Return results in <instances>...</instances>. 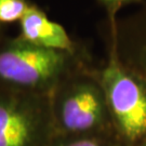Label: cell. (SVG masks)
<instances>
[{"label":"cell","instance_id":"277c9868","mask_svg":"<svg viewBox=\"0 0 146 146\" xmlns=\"http://www.w3.org/2000/svg\"><path fill=\"white\" fill-rule=\"evenodd\" d=\"M53 136L50 95L0 89V146H49Z\"/></svg>","mask_w":146,"mask_h":146},{"label":"cell","instance_id":"8992f818","mask_svg":"<svg viewBox=\"0 0 146 146\" xmlns=\"http://www.w3.org/2000/svg\"><path fill=\"white\" fill-rule=\"evenodd\" d=\"M22 39L35 46L72 54H86L87 51L69 37L66 29L49 20L46 12L31 3L20 20Z\"/></svg>","mask_w":146,"mask_h":146},{"label":"cell","instance_id":"5b68a950","mask_svg":"<svg viewBox=\"0 0 146 146\" xmlns=\"http://www.w3.org/2000/svg\"><path fill=\"white\" fill-rule=\"evenodd\" d=\"M108 41L125 66L146 80V1L123 19L108 23Z\"/></svg>","mask_w":146,"mask_h":146},{"label":"cell","instance_id":"8fae6325","mask_svg":"<svg viewBox=\"0 0 146 146\" xmlns=\"http://www.w3.org/2000/svg\"><path fill=\"white\" fill-rule=\"evenodd\" d=\"M141 146H146V137L142 141V144H141Z\"/></svg>","mask_w":146,"mask_h":146},{"label":"cell","instance_id":"52a82bcc","mask_svg":"<svg viewBox=\"0 0 146 146\" xmlns=\"http://www.w3.org/2000/svg\"><path fill=\"white\" fill-rule=\"evenodd\" d=\"M115 133L87 135H58L54 134L49 146H120Z\"/></svg>","mask_w":146,"mask_h":146},{"label":"cell","instance_id":"7a4b0ae2","mask_svg":"<svg viewBox=\"0 0 146 146\" xmlns=\"http://www.w3.org/2000/svg\"><path fill=\"white\" fill-rule=\"evenodd\" d=\"M50 107L54 134H116L98 68L91 64L77 68L58 82L50 94Z\"/></svg>","mask_w":146,"mask_h":146},{"label":"cell","instance_id":"6da1fadb","mask_svg":"<svg viewBox=\"0 0 146 146\" xmlns=\"http://www.w3.org/2000/svg\"><path fill=\"white\" fill-rule=\"evenodd\" d=\"M91 64L86 54H72L35 46L20 36L0 38V89L50 95L77 68Z\"/></svg>","mask_w":146,"mask_h":146},{"label":"cell","instance_id":"30bf717a","mask_svg":"<svg viewBox=\"0 0 146 146\" xmlns=\"http://www.w3.org/2000/svg\"><path fill=\"white\" fill-rule=\"evenodd\" d=\"M5 28H3V26L2 25H0V38L2 36H5Z\"/></svg>","mask_w":146,"mask_h":146},{"label":"cell","instance_id":"3957f363","mask_svg":"<svg viewBox=\"0 0 146 146\" xmlns=\"http://www.w3.org/2000/svg\"><path fill=\"white\" fill-rule=\"evenodd\" d=\"M98 76L118 139L142 142L146 137V80L120 62L111 48Z\"/></svg>","mask_w":146,"mask_h":146},{"label":"cell","instance_id":"9c48e42d","mask_svg":"<svg viewBox=\"0 0 146 146\" xmlns=\"http://www.w3.org/2000/svg\"><path fill=\"white\" fill-rule=\"evenodd\" d=\"M105 7L108 15V23H114L117 19L118 11L127 5L131 3H142L144 0H99Z\"/></svg>","mask_w":146,"mask_h":146},{"label":"cell","instance_id":"ba28073f","mask_svg":"<svg viewBox=\"0 0 146 146\" xmlns=\"http://www.w3.org/2000/svg\"><path fill=\"white\" fill-rule=\"evenodd\" d=\"M31 5L29 0H0V25L20 21Z\"/></svg>","mask_w":146,"mask_h":146}]
</instances>
